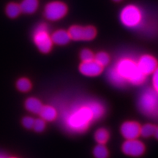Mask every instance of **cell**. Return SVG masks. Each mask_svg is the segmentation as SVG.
Returning a JSON list of instances; mask_svg holds the SVG:
<instances>
[{"instance_id":"6da1fadb","label":"cell","mask_w":158,"mask_h":158,"mask_svg":"<svg viewBox=\"0 0 158 158\" xmlns=\"http://www.w3.org/2000/svg\"><path fill=\"white\" fill-rule=\"evenodd\" d=\"M94 116L89 106V102L81 106L73 108L64 118L65 125L69 130L74 132L84 131L91 122L94 121Z\"/></svg>"},{"instance_id":"7a4b0ae2","label":"cell","mask_w":158,"mask_h":158,"mask_svg":"<svg viewBox=\"0 0 158 158\" xmlns=\"http://www.w3.org/2000/svg\"><path fill=\"white\" fill-rule=\"evenodd\" d=\"M114 68L126 82L139 85L145 81L146 76L142 73L137 63L133 59L127 58L120 59Z\"/></svg>"},{"instance_id":"3957f363","label":"cell","mask_w":158,"mask_h":158,"mask_svg":"<svg viewBox=\"0 0 158 158\" xmlns=\"http://www.w3.org/2000/svg\"><path fill=\"white\" fill-rule=\"evenodd\" d=\"M141 113L149 117H158V93L154 89H149L142 93L138 100Z\"/></svg>"},{"instance_id":"277c9868","label":"cell","mask_w":158,"mask_h":158,"mask_svg":"<svg viewBox=\"0 0 158 158\" xmlns=\"http://www.w3.org/2000/svg\"><path fill=\"white\" fill-rule=\"evenodd\" d=\"M120 20L122 24L128 28H136L141 25L143 20V14L137 6L127 5L120 13Z\"/></svg>"},{"instance_id":"5b68a950","label":"cell","mask_w":158,"mask_h":158,"mask_svg":"<svg viewBox=\"0 0 158 158\" xmlns=\"http://www.w3.org/2000/svg\"><path fill=\"white\" fill-rule=\"evenodd\" d=\"M33 40L40 51L47 54L51 50L53 42L49 35L48 26L43 23L37 25L33 33Z\"/></svg>"},{"instance_id":"8992f818","label":"cell","mask_w":158,"mask_h":158,"mask_svg":"<svg viewBox=\"0 0 158 158\" xmlns=\"http://www.w3.org/2000/svg\"><path fill=\"white\" fill-rule=\"evenodd\" d=\"M70 39L76 41H89L96 36L97 31L94 27L92 26L81 27V26H72L68 31Z\"/></svg>"},{"instance_id":"52a82bcc","label":"cell","mask_w":158,"mask_h":158,"mask_svg":"<svg viewBox=\"0 0 158 158\" xmlns=\"http://www.w3.org/2000/svg\"><path fill=\"white\" fill-rule=\"evenodd\" d=\"M68 12L67 5L62 2H51L45 5L44 15L49 21H58L62 19Z\"/></svg>"},{"instance_id":"ba28073f","label":"cell","mask_w":158,"mask_h":158,"mask_svg":"<svg viewBox=\"0 0 158 158\" xmlns=\"http://www.w3.org/2000/svg\"><path fill=\"white\" fill-rule=\"evenodd\" d=\"M122 151L127 155L138 157L143 155L145 147L141 141L136 139H130L124 142L122 146Z\"/></svg>"},{"instance_id":"9c48e42d","label":"cell","mask_w":158,"mask_h":158,"mask_svg":"<svg viewBox=\"0 0 158 158\" xmlns=\"http://www.w3.org/2000/svg\"><path fill=\"white\" fill-rule=\"evenodd\" d=\"M139 70L144 76L152 74L158 67L157 60L153 56L149 55H143L139 59L137 62Z\"/></svg>"},{"instance_id":"30bf717a","label":"cell","mask_w":158,"mask_h":158,"mask_svg":"<svg viewBox=\"0 0 158 158\" xmlns=\"http://www.w3.org/2000/svg\"><path fill=\"white\" fill-rule=\"evenodd\" d=\"M80 72L86 76H97L102 71V67L94 60L83 62L79 67Z\"/></svg>"},{"instance_id":"8fae6325","label":"cell","mask_w":158,"mask_h":158,"mask_svg":"<svg viewBox=\"0 0 158 158\" xmlns=\"http://www.w3.org/2000/svg\"><path fill=\"white\" fill-rule=\"evenodd\" d=\"M141 126L137 122H127L121 127V133L126 139H135L140 135Z\"/></svg>"},{"instance_id":"7c38bea8","label":"cell","mask_w":158,"mask_h":158,"mask_svg":"<svg viewBox=\"0 0 158 158\" xmlns=\"http://www.w3.org/2000/svg\"><path fill=\"white\" fill-rule=\"evenodd\" d=\"M51 37L53 43L59 45L68 44L71 40L68 31L63 30V29H59V30L54 31Z\"/></svg>"},{"instance_id":"4fadbf2b","label":"cell","mask_w":158,"mask_h":158,"mask_svg":"<svg viewBox=\"0 0 158 158\" xmlns=\"http://www.w3.org/2000/svg\"><path fill=\"white\" fill-rule=\"evenodd\" d=\"M19 5L21 12L27 14H31L38 7V0H23Z\"/></svg>"},{"instance_id":"5bb4252c","label":"cell","mask_w":158,"mask_h":158,"mask_svg":"<svg viewBox=\"0 0 158 158\" xmlns=\"http://www.w3.org/2000/svg\"><path fill=\"white\" fill-rule=\"evenodd\" d=\"M43 119L45 121H53L56 117V111L51 106H43L39 113Z\"/></svg>"},{"instance_id":"9a60e30c","label":"cell","mask_w":158,"mask_h":158,"mask_svg":"<svg viewBox=\"0 0 158 158\" xmlns=\"http://www.w3.org/2000/svg\"><path fill=\"white\" fill-rule=\"evenodd\" d=\"M25 106L29 111L34 114H39L43 107L41 102L36 98H29L26 101Z\"/></svg>"},{"instance_id":"2e32d148","label":"cell","mask_w":158,"mask_h":158,"mask_svg":"<svg viewBox=\"0 0 158 158\" xmlns=\"http://www.w3.org/2000/svg\"><path fill=\"white\" fill-rule=\"evenodd\" d=\"M108 78L112 84L116 86H123L127 82L122 78V76L118 73L115 68H112L108 73Z\"/></svg>"},{"instance_id":"e0dca14e","label":"cell","mask_w":158,"mask_h":158,"mask_svg":"<svg viewBox=\"0 0 158 158\" xmlns=\"http://www.w3.org/2000/svg\"><path fill=\"white\" fill-rule=\"evenodd\" d=\"M21 12V10L20 8V5L15 3H10L6 8V13H7V15L12 19L17 17Z\"/></svg>"},{"instance_id":"ac0fdd59","label":"cell","mask_w":158,"mask_h":158,"mask_svg":"<svg viewBox=\"0 0 158 158\" xmlns=\"http://www.w3.org/2000/svg\"><path fill=\"white\" fill-rule=\"evenodd\" d=\"M94 138H95V140L98 143L100 144H104L105 143L107 142L108 138H109V134H108L107 130L102 128V129H99L96 132Z\"/></svg>"},{"instance_id":"d6986e66","label":"cell","mask_w":158,"mask_h":158,"mask_svg":"<svg viewBox=\"0 0 158 158\" xmlns=\"http://www.w3.org/2000/svg\"><path fill=\"white\" fill-rule=\"evenodd\" d=\"M94 155L96 158H107L108 156V150L103 144L99 143L94 149Z\"/></svg>"},{"instance_id":"ffe728a7","label":"cell","mask_w":158,"mask_h":158,"mask_svg":"<svg viewBox=\"0 0 158 158\" xmlns=\"http://www.w3.org/2000/svg\"><path fill=\"white\" fill-rule=\"evenodd\" d=\"M155 129L156 127L152 125V124H145V125H143V127H141V130H140V135L145 138L150 137V136L154 135Z\"/></svg>"},{"instance_id":"44dd1931","label":"cell","mask_w":158,"mask_h":158,"mask_svg":"<svg viewBox=\"0 0 158 158\" xmlns=\"http://www.w3.org/2000/svg\"><path fill=\"white\" fill-rule=\"evenodd\" d=\"M94 60L101 65L102 67L107 65L110 62V57L105 52H100L94 56Z\"/></svg>"},{"instance_id":"7402d4cb","label":"cell","mask_w":158,"mask_h":158,"mask_svg":"<svg viewBox=\"0 0 158 158\" xmlns=\"http://www.w3.org/2000/svg\"><path fill=\"white\" fill-rule=\"evenodd\" d=\"M17 88L21 92H28L31 89L30 81L27 78H21L17 82Z\"/></svg>"},{"instance_id":"603a6c76","label":"cell","mask_w":158,"mask_h":158,"mask_svg":"<svg viewBox=\"0 0 158 158\" xmlns=\"http://www.w3.org/2000/svg\"><path fill=\"white\" fill-rule=\"evenodd\" d=\"M81 59L83 62H89V61L94 60V54L89 49H84L81 52Z\"/></svg>"},{"instance_id":"cb8c5ba5","label":"cell","mask_w":158,"mask_h":158,"mask_svg":"<svg viewBox=\"0 0 158 158\" xmlns=\"http://www.w3.org/2000/svg\"><path fill=\"white\" fill-rule=\"evenodd\" d=\"M45 122L43 121V119H40V118H38V119L35 120L34 125H33L32 128H34L35 131L41 132L45 129Z\"/></svg>"},{"instance_id":"d4e9b609","label":"cell","mask_w":158,"mask_h":158,"mask_svg":"<svg viewBox=\"0 0 158 158\" xmlns=\"http://www.w3.org/2000/svg\"><path fill=\"white\" fill-rule=\"evenodd\" d=\"M35 119L31 117H29V116H27V117L23 118V126L27 129H31V128L33 127V125H34Z\"/></svg>"},{"instance_id":"484cf974","label":"cell","mask_w":158,"mask_h":158,"mask_svg":"<svg viewBox=\"0 0 158 158\" xmlns=\"http://www.w3.org/2000/svg\"><path fill=\"white\" fill-rule=\"evenodd\" d=\"M152 84L154 89L158 93V67L152 73Z\"/></svg>"},{"instance_id":"4316f807","label":"cell","mask_w":158,"mask_h":158,"mask_svg":"<svg viewBox=\"0 0 158 158\" xmlns=\"http://www.w3.org/2000/svg\"><path fill=\"white\" fill-rule=\"evenodd\" d=\"M154 135L155 136V138L158 139V127H156L155 129V133H154Z\"/></svg>"},{"instance_id":"83f0119b","label":"cell","mask_w":158,"mask_h":158,"mask_svg":"<svg viewBox=\"0 0 158 158\" xmlns=\"http://www.w3.org/2000/svg\"><path fill=\"white\" fill-rule=\"evenodd\" d=\"M0 158H7V157H6V156L5 155H3V154H0Z\"/></svg>"},{"instance_id":"f1b7e54d","label":"cell","mask_w":158,"mask_h":158,"mask_svg":"<svg viewBox=\"0 0 158 158\" xmlns=\"http://www.w3.org/2000/svg\"><path fill=\"white\" fill-rule=\"evenodd\" d=\"M114 2H120V1H122V0H114Z\"/></svg>"}]
</instances>
